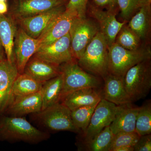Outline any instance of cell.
Here are the masks:
<instances>
[{
    "label": "cell",
    "instance_id": "obj_1",
    "mask_svg": "<svg viewBox=\"0 0 151 151\" xmlns=\"http://www.w3.org/2000/svg\"><path fill=\"white\" fill-rule=\"evenodd\" d=\"M50 137L48 132L38 129L24 117L0 115V140L38 144Z\"/></svg>",
    "mask_w": 151,
    "mask_h": 151
},
{
    "label": "cell",
    "instance_id": "obj_2",
    "mask_svg": "<svg viewBox=\"0 0 151 151\" xmlns=\"http://www.w3.org/2000/svg\"><path fill=\"white\" fill-rule=\"evenodd\" d=\"M77 61L78 65L84 70L103 79L109 73L108 46L100 31Z\"/></svg>",
    "mask_w": 151,
    "mask_h": 151
},
{
    "label": "cell",
    "instance_id": "obj_3",
    "mask_svg": "<svg viewBox=\"0 0 151 151\" xmlns=\"http://www.w3.org/2000/svg\"><path fill=\"white\" fill-rule=\"evenodd\" d=\"M151 55L150 48L141 47L136 50H129L114 42L108 47L109 73L123 78L130 68L150 59Z\"/></svg>",
    "mask_w": 151,
    "mask_h": 151
},
{
    "label": "cell",
    "instance_id": "obj_4",
    "mask_svg": "<svg viewBox=\"0 0 151 151\" xmlns=\"http://www.w3.org/2000/svg\"><path fill=\"white\" fill-rule=\"evenodd\" d=\"M60 68L63 80L60 101L66 94L75 90L87 88L100 89L102 86L99 77L84 70L78 65L76 59L63 63Z\"/></svg>",
    "mask_w": 151,
    "mask_h": 151
},
{
    "label": "cell",
    "instance_id": "obj_5",
    "mask_svg": "<svg viewBox=\"0 0 151 151\" xmlns=\"http://www.w3.org/2000/svg\"><path fill=\"white\" fill-rule=\"evenodd\" d=\"M122 79L125 90L133 103L147 97L151 88L150 59L130 68Z\"/></svg>",
    "mask_w": 151,
    "mask_h": 151
},
{
    "label": "cell",
    "instance_id": "obj_6",
    "mask_svg": "<svg viewBox=\"0 0 151 151\" xmlns=\"http://www.w3.org/2000/svg\"><path fill=\"white\" fill-rule=\"evenodd\" d=\"M32 115L39 125L48 131H68L79 134L72 122L71 111L60 102Z\"/></svg>",
    "mask_w": 151,
    "mask_h": 151
},
{
    "label": "cell",
    "instance_id": "obj_7",
    "mask_svg": "<svg viewBox=\"0 0 151 151\" xmlns=\"http://www.w3.org/2000/svg\"><path fill=\"white\" fill-rule=\"evenodd\" d=\"M100 31L99 25L94 19L76 17L70 27V46L72 55L78 60L97 33Z\"/></svg>",
    "mask_w": 151,
    "mask_h": 151
},
{
    "label": "cell",
    "instance_id": "obj_8",
    "mask_svg": "<svg viewBox=\"0 0 151 151\" xmlns=\"http://www.w3.org/2000/svg\"><path fill=\"white\" fill-rule=\"evenodd\" d=\"M117 105L102 98L97 104L87 129L80 134L81 144L92 140L105 127L110 126L115 118Z\"/></svg>",
    "mask_w": 151,
    "mask_h": 151
},
{
    "label": "cell",
    "instance_id": "obj_9",
    "mask_svg": "<svg viewBox=\"0 0 151 151\" xmlns=\"http://www.w3.org/2000/svg\"><path fill=\"white\" fill-rule=\"evenodd\" d=\"M86 13L99 25L100 32L105 37L108 47L112 45L126 22L118 21L116 18L117 14L98 7L92 2H88Z\"/></svg>",
    "mask_w": 151,
    "mask_h": 151
},
{
    "label": "cell",
    "instance_id": "obj_10",
    "mask_svg": "<svg viewBox=\"0 0 151 151\" xmlns=\"http://www.w3.org/2000/svg\"><path fill=\"white\" fill-rule=\"evenodd\" d=\"M33 56L58 65L74 59L69 33L51 44L40 47Z\"/></svg>",
    "mask_w": 151,
    "mask_h": 151
},
{
    "label": "cell",
    "instance_id": "obj_11",
    "mask_svg": "<svg viewBox=\"0 0 151 151\" xmlns=\"http://www.w3.org/2000/svg\"><path fill=\"white\" fill-rule=\"evenodd\" d=\"M68 0H14L10 16L17 21L44 12L59 6L66 5Z\"/></svg>",
    "mask_w": 151,
    "mask_h": 151
},
{
    "label": "cell",
    "instance_id": "obj_12",
    "mask_svg": "<svg viewBox=\"0 0 151 151\" xmlns=\"http://www.w3.org/2000/svg\"><path fill=\"white\" fill-rule=\"evenodd\" d=\"M65 10V5L59 6L34 16L17 20L27 33L37 39Z\"/></svg>",
    "mask_w": 151,
    "mask_h": 151
},
{
    "label": "cell",
    "instance_id": "obj_13",
    "mask_svg": "<svg viewBox=\"0 0 151 151\" xmlns=\"http://www.w3.org/2000/svg\"><path fill=\"white\" fill-rule=\"evenodd\" d=\"M40 46L38 39L30 36L22 28L17 29L14 42L15 62L19 74L24 73L28 61Z\"/></svg>",
    "mask_w": 151,
    "mask_h": 151
},
{
    "label": "cell",
    "instance_id": "obj_14",
    "mask_svg": "<svg viewBox=\"0 0 151 151\" xmlns=\"http://www.w3.org/2000/svg\"><path fill=\"white\" fill-rule=\"evenodd\" d=\"M42 94L41 89L38 92L25 96L13 97L3 115L23 117L41 111ZM1 114V115H2Z\"/></svg>",
    "mask_w": 151,
    "mask_h": 151
},
{
    "label": "cell",
    "instance_id": "obj_15",
    "mask_svg": "<svg viewBox=\"0 0 151 151\" xmlns=\"http://www.w3.org/2000/svg\"><path fill=\"white\" fill-rule=\"evenodd\" d=\"M77 17L75 12L65 9L38 38L39 47L51 44L68 33Z\"/></svg>",
    "mask_w": 151,
    "mask_h": 151
},
{
    "label": "cell",
    "instance_id": "obj_16",
    "mask_svg": "<svg viewBox=\"0 0 151 151\" xmlns=\"http://www.w3.org/2000/svg\"><path fill=\"white\" fill-rule=\"evenodd\" d=\"M19 74L16 63L10 62L6 59L0 61V115L12 99L13 85Z\"/></svg>",
    "mask_w": 151,
    "mask_h": 151
},
{
    "label": "cell",
    "instance_id": "obj_17",
    "mask_svg": "<svg viewBox=\"0 0 151 151\" xmlns=\"http://www.w3.org/2000/svg\"><path fill=\"white\" fill-rule=\"evenodd\" d=\"M132 103L117 105L115 118L109 126L114 135L122 132H135L139 107Z\"/></svg>",
    "mask_w": 151,
    "mask_h": 151
},
{
    "label": "cell",
    "instance_id": "obj_18",
    "mask_svg": "<svg viewBox=\"0 0 151 151\" xmlns=\"http://www.w3.org/2000/svg\"><path fill=\"white\" fill-rule=\"evenodd\" d=\"M99 89L87 88L75 90L66 94L60 103L70 111L84 106L97 105L103 98L102 92Z\"/></svg>",
    "mask_w": 151,
    "mask_h": 151
},
{
    "label": "cell",
    "instance_id": "obj_19",
    "mask_svg": "<svg viewBox=\"0 0 151 151\" xmlns=\"http://www.w3.org/2000/svg\"><path fill=\"white\" fill-rule=\"evenodd\" d=\"M103 80V99L116 105L133 103L125 90L122 77L109 73Z\"/></svg>",
    "mask_w": 151,
    "mask_h": 151
},
{
    "label": "cell",
    "instance_id": "obj_20",
    "mask_svg": "<svg viewBox=\"0 0 151 151\" xmlns=\"http://www.w3.org/2000/svg\"><path fill=\"white\" fill-rule=\"evenodd\" d=\"M24 73L40 82L45 83L60 74V65L32 56L24 68Z\"/></svg>",
    "mask_w": 151,
    "mask_h": 151
},
{
    "label": "cell",
    "instance_id": "obj_21",
    "mask_svg": "<svg viewBox=\"0 0 151 151\" xmlns=\"http://www.w3.org/2000/svg\"><path fill=\"white\" fill-rule=\"evenodd\" d=\"M17 29L12 17L0 14V43L4 49L6 59L11 63H16L14 42Z\"/></svg>",
    "mask_w": 151,
    "mask_h": 151
},
{
    "label": "cell",
    "instance_id": "obj_22",
    "mask_svg": "<svg viewBox=\"0 0 151 151\" xmlns=\"http://www.w3.org/2000/svg\"><path fill=\"white\" fill-rule=\"evenodd\" d=\"M128 25L142 42L147 39L151 29V5L144 6L130 19Z\"/></svg>",
    "mask_w": 151,
    "mask_h": 151
},
{
    "label": "cell",
    "instance_id": "obj_23",
    "mask_svg": "<svg viewBox=\"0 0 151 151\" xmlns=\"http://www.w3.org/2000/svg\"><path fill=\"white\" fill-rule=\"evenodd\" d=\"M63 88V80L61 73L44 83L42 87V107L44 110L52 105L60 103Z\"/></svg>",
    "mask_w": 151,
    "mask_h": 151
},
{
    "label": "cell",
    "instance_id": "obj_24",
    "mask_svg": "<svg viewBox=\"0 0 151 151\" xmlns=\"http://www.w3.org/2000/svg\"><path fill=\"white\" fill-rule=\"evenodd\" d=\"M44 83L24 73L19 74L14 82L11 100L14 97L25 96L38 92Z\"/></svg>",
    "mask_w": 151,
    "mask_h": 151
},
{
    "label": "cell",
    "instance_id": "obj_25",
    "mask_svg": "<svg viewBox=\"0 0 151 151\" xmlns=\"http://www.w3.org/2000/svg\"><path fill=\"white\" fill-rule=\"evenodd\" d=\"M114 136L110 127L108 126L97 134L92 140L81 144L83 147L81 149L88 151H109Z\"/></svg>",
    "mask_w": 151,
    "mask_h": 151
},
{
    "label": "cell",
    "instance_id": "obj_26",
    "mask_svg": "<svg viewBox=\"0 0 151 151\" xmlns=\"http://www.w3.org/2000/svg\"><path fill=\"white\" fill-rule=\"evenodd\" d=\"M142 41L136 33L126 24L122 26L116 36L115 42L129 50L140 48Z\"/></svg>",
    "mask_w": 151,
    "mask_h": 151
},
{
    "label": "cell",
    "instance_id": "obj_27",
    "mask_svg": "<svg viewBox=\"0 0 151 151\" xmlns=\"http://www.w3.org/2000/svg\"><path fill=\"white\" fill-rule=\"evenodd\" d=\"M135 132L140 136L151 134V100L146 101L139 107Z\"/></svg>",
    "mask_w": 151,
    "mask_h": 151
},
{
    "label": "cell",
    "instance_id": "obj_28",
    "mask_svg": "<svg viewBox=\"0 0 151 151\" xmlns=\"http://www.w3.org/2000/svg\"><path fill=\"white\" fill-rule=\"evenodd\" d=\"M97 105L84 106L71 111L73 125L79 131L80 134L84 133L87 129Z\"/></svg>",
    "mask_w": 151,
    "mask_h": 151
},
{
    "label": "cell",
    "instance_id": "obj_29",
    "mask_svg": "<svg viewBox=\"0 0 151 151\" xmlns=\"http://www.w3.org/2000/svg\"><path fill=\"white\" fill-rule=\"evenodd\" d=\"M140 136L136 132H122L114 135L111 142L109 151L123 146L134 147L137 142Z\"/></svg>",
    "mask_w": 151,
    "mask_h": 151
},
{
    "label": "cell",
    "instance_id": "obj_30",
    "mask_svg": "<svg viewBox=\"0 0 151 151\" xmlns=\"http://www.w3.org/2000/svg\"><path fill=\"white\" fill-rule=\"evenodd\" d=\"M122 18L126 21L129 20L140 8L139 0H116Z\"/></svg>",
    "mask_w": 151,
    "mask_h": 151
},
{
    "label": "cell",
    "instance_id": "obj_31",
    "mask_svg": "<svg viewBox=\"0 0 151 151\" xmlns=\"http://www.w3.org/2000/svg\"><path fill=\"white\" fill-rule=\"evenodd\" d=\"M88 2L89 0H68L65 9L75 12L78 17L85 18Z\"/></svg>",
    "mask_w": 151,
    "mask_h": 151
},
{
    "label": "cell",
    "instance_id": "obj_32",
    "mask_svg": "<svg viewBox=\"0 0 151 151\" xmlns=\"http://www.w3.org/2000/svg\"><path fill=\"white\" fill-rule=\"evenodd\" d=\"M92 2L98 7L115 13L119 10L116 0H92Z\"/></svg>",
    "mask_w": 151,
    "mask_h": 151
},
{
    "label": "cell",
    "instance_id": "obj_33",
    "mask_svg": "<svg viewBox=\"0 0 151 151\" xmlns=\"http://www.w3.org/2000/svg\"><path fill=\"white\" fill-rule=\"evenodd\" d=\"M151 151V134L141 136L134 146V151Z\"/></svg>",
    "mask_w": 151,
    "mask_h": 151
},
{
    "label": "cell",
    "instance_id": "obj_34",
    "mask_svg": "<svg viewBox=\"0 0 151 151\" xmlns=\"http://www.w3.org/2000/svg\"><path fill=\"white\" fill-rule=\"evenodd\" d=\"M8 7L6 2L0 1V14H5L8 12Z\"/></svg>",
    "mask_w": 151,
    "mask_h": 151
},
{
    "label": "cell",
    "instance_id": "obj_35",
    "mask_svg": "<svg viewBox=\"0 0 151 151\" xmlns=\"http://www.w3.org/2000/svg\"><path fill=\"white\" fill-rule=\"evenodd\" d=\"M113 151H134V147L132 146H123L114 149Z\"/></svg>",
    "mask_w": 151,
    "mask_h": 151
},
{
    "label": "cell",
    "instance_id": "obj_36",
    "mask_svg": "<svg viewBox=\"0 0 151 151\" xmlns=\"http://www.w3.org/2000/svg\"><path fill=\"white\" fill-rule=\"evenodd\" d=\"M140 7L144 6L151 5V0H139Z\"/></svg>",
    "mask_w": 151,
    "mask_h": 151
},
{
    "label": "cell",
    "instance_id": "obj_37",
    "mask_svg": "<svg viewBox=\"0 0 151 151\" xmlns=\"http://www.w3.org/2000/svg\"><path fill=\"white\" fill-rule=\"evenodd\" d=\"M2 47H3L1 45L0 43V61L6 59V58H5L4 56Z\"/></svg>",
    "mask_w": 151,
    "mask_h": 151
},
{
    "label": "cell",
    "instance_id": "obj_38",
    "mask_svg": "<svg viewBox=\"0 0 151 151\" xmlns=\"http://www.w3.org/2000/svg\"><path fill=\"white\" fill-rule=\"evenodd\" d=\"M7 0H0V1H6V2Z\"/></svg>",
    "mask_w": 151,
    "mask_h": 151
}]
</instances>
